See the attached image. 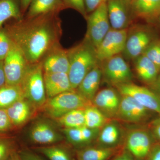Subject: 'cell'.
I'll list each match as a JSON object with an SVG mask.
<instances>
[{
  "label": "cell",
  "instance_id": "obj_32",
  "mask_svg": "<svg viewBox=\"0 0 160 160\" xmlns=\"http://www.w3.org/2000/svg\"><path fill=\"white\" fill-rule=\"evenodd\" d=\"M15 151L12 144L6 139L0 138V160H7Z\"/></svg>",
  "mask_w": 160,
  "mask_h": 160
},
{
  "label": "cell",
  "instance_id": "obj_36",
  "mask_svg": "<svg viewBox=\"0 0 160 160\" xmlns=\"http://www.w3.org/2000/svg\"><path fill=\"white\" fill-rule=\"evenodd\" d=\"M156 142L160 143V116H158L147 125Z\"/></svg>",
  "mask_w": 160,
  "mask_h": 160
},
{
  "label": "cell",
  "instance_id": "obj_30",
  "mask_svg": "<svg viewBox=\"0 0 160 160\" xmlns=\"http://www.w3.org/2000/svg\"><path fill=\"white\" fill-rule=\"evenodd\" d=\"M85 109H74L57 119L64 128H75L85 126Z\"/></svg>",
  "mask_w": 160,
  "mask_h": 160
},
{
  "label": "cell",
  "instance_id": "obj_27",
  "mask_svg": "<svg viewBox=\"0 0 160 160\" xmlns=\"http://www.w3.org/2000/svg\"><path fill=\"white\" fill-rule=\"evenodd\" d=\"M20 0H0V29L10 19L19 21L23 18Z\"/></svg>",
  "mask_w": 160,
  "mask_h": 160
},
{
  "label": "cell",
  "instance_id": "obj_8",
  "mask_svg": "<svg viewBox=\"0 0 160 160\" xmlns=\"http://www.w3.org/2000/svg\"><path fill=\"white\" fill-rule=\"evenodd\" d=\"M88 27L86 38L96 49L111 29L106 2L87 16Z\"/></svg>",
  "mask_w": 160,
  "mask_h": 160
},
{
  "label": "cell",
  "instance_id": "obj_21",
  "mask_svg": "<svg viewBox=\"0 0 160 160\" xmlns=\"http://www.w3.org/2000/svg\"><path fill=\"white\" fill-rule=\"evenodd\" d=\"M102 78V69L98 64L86 74L76 90L83 97L92 102L98 91Z\"/></svg>",
  "mask_w": 160,
  "mask_h": 160
},
{
  "label": "cell",
  "instance_id": "obj_17",
  "mask_svg": "<svg viewBox=\"0 0 160 160\" xmlns=\"http://www.w3.org/2000/svg\"><path fill=\"white\" fill-rule=\"evenodd\" d=\"M42 62L44 72L68 73L69 72L68 52L63 49L60 43L49 50Z\"/></svg>",
  "mask_w": 160,
  "mask_h": 160
},
{
  "label": "cell",
  "instance_id": "obj_10",
  "mask_svg": "<svg viewBox=\"0 0 160 160\" xmlns=\"http://www.w3.org/2000/svg\"><path fill=\"white\" fill-rule=\"evenodd\" d=\"M115 88L121 95L131 97L146 109L160 116V97L152 89L132 82Z\"/></svg>",
  "mask_w": 160,
  "mask_h": 160
},
{
  "label": "cell",
  "instance_id": "obj_25",
  "mask_svg": "<svg viewBox=\"0 0 160 160\" xmlns=\"http://www.w3.org/2000/svg\"><path fill=\"white\" fill-rule=\"evenodd\" d=\"M31 149L49 160H77L75 151L72 152L69 147L60 144L38 146Z\"/></svg>",
  "mask_w": 160,
  "mask_h": 160
},
{
  "label": "cell",
  "instance_id": "obj_26",
  "mask_svg": "<svg viewBox=\"0 0 160 160\" xmlns=\"http://www.w3.org/2000/svg\"><path fill=\"white\" fill-rule=\"evenodd\" d=\"M64 9L62 0H33L27 10L26 18L34 17L52 12H60Z\"/></svg>",
  "mask_w": 160,
  "mask_h": 160
},
{
  "label": "cell",
  "instance_id": "obj_5",
  "mask_svg": "<svg viewBox=\"0 0 160 160\" xmlns=\"http://www.w3.org/2000/svg\"><path fill=\"white\" fill-rule=\"evenodd\" d=\"M156 143L147 125H138L125 133L123 148L137 160H146Z\"/></svg>",
  "mask_w": 160,
  "mask_h": 160
},
{
  "label": "cell",
  "instance_id": "obj_34",
  "mask_svg": "<svg viewBox=\"0 0 160 160\" xmlns=\"http://www.w3.org/2000/svg\"><path fill=\"white\" fill-rule=\"evenodd\" d=\"M11 42L4 29H0V61H3L9 52Z\"/></svg>",
  "mask_w": 160,
  "mask_h": 160
},
{
  "label": "cell",
  "instance_id": "obj_12",
  "mask_svg": "<svg viewBox=\"0 0 160 160\" xmlns=\"http://www.w3.org/2000/svg\"><path fill=\"white\" fill-rule=\"evenodd\" d=\"M157 38L154 32L149 28L138 27L128 32L123 53L127 58L135 59L143 54L146 48Z\"/></svg>",
  "mask_w": 160,
  "mask_h": 160
},
{
  "label": "cell",
  "instance_id": "obj_7",
  "mask_svg": "<svg viewBox=\"0 0 160 160\" xmlns=\"http://www.w3.org/2000/svg\"><path fill=\"white\" fill-rule=\"evenodd\" d=\"M102 78L106 82L116 87L131 82L133 75L128 63L121 54L114 56L102 62Z\"/></svg>",
  "mask_w": 160,
  "mask_h": 160
},
{
  "label": "cell",
  "instance_id": "obj_45",
  "mask_svg": "<svg viewBox=\"0 0 160 160\" xmlns=\"http://www.w3.org/2000/svg\"><path fill=\"white\" fill-rule=\"evenodd\" d=\"M158 20L160 24V16L158 18Z\"/></svg>",
  "mask_w": 160,
  "mask_h": 160
},
{
  "label": "cell",
  "instance_id": "obj_19",
  "mask_svg": "<svg viewBox=\"0 0 160 160\" xmlns=\"http://www.w3.org/2000/svg\"><path fill=\"white\" fill-rule=\"evenodd\" d=\"M134 60L135 71L138 78L146 87L152 89L159 76V70L145 55H141Z\"/></svg>",
  "mask_w": 160,
  "mask_h": 160
},
{
  "label": "cell",
  "instance_id": "obj_23",
  "mask_svg": "<svg viewBox=\"0 0 160 160\" xmlns=\"http://www.w3.org/2000/svg\"><path fill=\"white\" fill-rule=\"evenodd\" d=\"M131 7L133 13L143 19L152 21L160 16V0H132Z\"/></svg>",
  "mask_w": 160,
  "mask_h": 160
},
{
  "label": "cell",
  "instance_id": "obj_28",
  "mask_svg": "<svg viewBox=\"0 0 160 160\" xmlns=\"http://www.w3.org/2000/svg\"><path fill=\"white\" fill-rule=\"evenodd\" d=\"M25 98L21 85H5L0 87V109H6L17 101Z\"/></svg>",
  "mask_w": 160,
  "mask_h": 160
},
{
  "label": "cell",
  "instance_id": "obj_16",
  "mask_svg": "<svg viewBox=\"0 0 160 160\" xmlns=\"http://www.w3.org/2000/svg\"><path fill=\"white\" fill-rule=\"evenodd\" d=\"M107 11L112 29H127L129 22L131 1L129 0H107Z\"/></svg>",
  "mask_w": 160,
  "mask_h": 160
},
{
  "label": "cell",
  "instance_id": "obj_1",
  "mask_svg": "<svg viewBox=\"0 0 160 160\" xmlns=\"http://www.w3.org/2000/svg\"><path fill=\"white\" fill-rule=\"evenodd\" d=\"M59 12L23 18L6 25L4 30L22 52L29 64L42 62L49 50L60 43L62 34Z\"/></svg>",
  "mask_w": 160,
  "mask_h": 160
},
{
  "label": "cell",
  "instance_id": "obj_18",
  "mask_svg": "<svg viewBox=\"0 0 160 160\" xmlns=\"http://www.w3.org/2000/svg\"><path fill=\"white\" fill-rule=\"evenodd\" d=\"M100 129H92L86 126L75 128H64V138L74 150L94 145Z\"/></svg>",
  "mask_w": 160,
  "mask_h": 160
},
{
  "label": "cell",
  "instance_id": "obj_31",
  "mask_svg": "<svg viewBox=\"0 0 160 160\" xmlns=\"http://www.w3.org/2000/svg\"><path fill=\"white\" fill-rule=\"evenodd\" d=\"M143 54L151 60L160 71V38H157L153 40Z\"/></svg>",
  "mask_w": 160,
  "mask_h": 160
},
{
  "label": "cell",
  "instance_id": "obj_29",
  "mask_svg": "<svg viewBox=\"0 0 160 160\" xmlns=\"http://www.w3.org/2000/svg\"><path fill=\"white\" fill-rule=\"evenodd\" d=\"M84 113L85 126L91 129H100L111 120L93 105L85 108Z\"/></svg>",
  "mask_w": 160,
  "mask_h": 160
},
{
  "label": "cell",
  "instance_id": "obj_39",
  "mask_svg": "<svg viewBox=\"0 0 160 160\" xmlns=\"http://www.w3.org/2000/svg\"><path fill=\"white\" fill-rule=\"evenodd\" d=\"M146 160H160V143H155Z\"/></svg>",
  "mask_w": 160,
  "mask_h": 160
},
{
  "label": "cell",
  "instance_id": "obj_37",
  "mask_svg": "<svg viewBox=\"0 0 160 160\" xmlns=\"http://www.w3.org/2000/svg\"><path fill=\"white\" fill-rule=\"evenodd\" d=\"M12 126L6 109H0V132L8 131Z\"/></svg>",
  "mask_w": 160,
  "mask_h": 160
},
{
  "label": "cell",
  "instance_id": "obj_43",
  "mask_svg": "<svg viewBox=\"0 0 160 160\" xmlns=\"http://www.w3.org/2000/svg\"><path fill=\"white\" fill-rule=\"evenodd\" d=\"M151 89L153 90L160 97V74L156 83Z\"/></svg>",
  "mask_w": 160,
  "mask_h": 160
},
{
  "label": "cell",
  "instance_id": "obj_20",
  "mask_svg": "<svg viewBox=\"0 0 160 160\" xmlns=\"http://www.w3.org/2000/svg\"><path fill=\"white\" fill-rule=\"evenodd\" d=\"M44 81L47 99L74 90L72 87L68 73L44 72Z\"/></svg>",
  "mask_w": 160,
  "mask_h": 160
},
{
  "label": "cell",
  "instance_id": "obj_38",
  "mask_svg": "<svg viewBox=\"0 0 160 160\" xmlns=\"http://www.w3.org/2000/svg\"><path fill=\"white\" fill-rule=\"evenodd\" d=\"M86 12L91 13L107 0H84Z\"/></svg>",
  "mask_w": 160,
  "mask_h": 160
},
{
  "label": "cell",
  "instance_id": "obj_6",
  "mask_svg": "<svg viewBox=\"0 0 160 160\" xmlns=\"http://www.w3.org/2000/svg\"><path fill=\"white\" fill-rule=\"evenodd\" d=\"M121 96L119 107L115 119L137 125H147L154 118L155 114L142 106L134 98L129 96Z\"/></svg>",
  "mask_w": 160,
  "mask_h": 160
},
{
  "label": "cell",
  "instance_id": "obj_40",
  "mask_svg": "<svg viewBox=\"0 0 160 160\" xmlns=\"http://www.w3.org/2000/svg\"><path fill=\"white\" fill-rule=\"evenodd\" d=\"M111 160H137L125 149L122 148Z\"/></svg>",
  "mask_w": 160,
  "mask_h": 160
},
{
  "label": "cell",
  "instance_id": "obj_3",
  "mask_svg": "<svg viewBox=\"0 0 160 160\" xmlns=\"http://www.w3.org/2000/svg\"><path fill=\"white\" fill-rule=\"evenodd\" d=\"M25 98L34 107H43L47 100L44 81L42 62L29 64L20 84Z\"/></svg>",
  "mask_w": 160,
  "mask_h": 160
},
{
  "label": "cell",
  "instance_id": "obj_42",
  "mask_svg": "<svg viewBox=\"0 0 160 160\" xmlns=\"http://www.w3.org/2000/svg\"><path fill=\"white\" fill-rule=\"evenodd\" d=\"M6 79L3 68V61H0V87L6 85Z\"/></svg>",
  "mask_w": 160,
  "mask_h": 160
},
{
  "label": "cell",
  "instance_id": "obj_13",
  "mask_svg": "<svg viewBox=\"0 0 160 160\" xmlns=\"http://www.w3.org/2000/svg\"><path fill=\"white\" fill-rule=\"evenodd\" d=\"M29 135L32 144L38 146L58 144L62 142L64 138L52 124L45 120L35 122L31 126Z\"/></svg>",
  "mask_w": 160,
  "mask_h": 160
},
{
  "label": "cell",
  "instance_id": "obj_15",
  "mask_svg": "<svg viewBox=\"0 0 160 160\" xmlns=\"http://www.w3.org/2000/svg\"><path fill=\"white\" fill-rule=\"evenodd\" d=\"M121 94L113 88H106L98 91L92 100L93 106L111 120H115L120 102Z\"/></svg>",
  "mask_w": 160,
  "mask_h": 160
},
{
  "label": "cell",
  "instance_id": "obj_22",
  "mask_svg": "<svg viewBox=\"0 0 160 160\" xmlns=\"http://www.w3.org/2000/svg\"><path fill=\"white\" fill-rule=\"evenodd\" d=\"M34 107L28 100L24 98L17 101L6 109L12 126H20L30 118Z\"/></svg>",
  "mask_w": 160,
  "mask_h": 160
},
{
  "label": "cell",
  "instance_id": "obj_35",
  "mask_svg": "<svg viewBox=\"0 0 160 160\" xmlns=\"http://www.w3.org/2000/svg\"><path fill=\"white\" fill-rule=\"evenodd\" d=\"M18 152L22 160H49L32 149H24Z\"/></svg>",
  "mask_w": 160,
  "mask_h": 160
},
{
  "label": "cell",
  "instance_id": "obj_33",
  "mask_svg": "<svg viewBox=\"0 0 160 160\" xmlns=\"http://www.w3.org/2000/svg\"><path fill=\"white\" fill-rule=\"evenodd\" d=\"M63 5L66 8H72L78 12L85 18L87 17L84 0H62Z\"/></svg>",
  "mask_w": 160,
  "mask_h": 160
},
{
  "label": "cell",
  "instance_id": "obj_11",
  "mask_svg": "<svg viewBox=\"0 0 160 160\" xmlns=\"http://www.w3.org/2000/svg\"><path fill=\"white\" fill-rule=\"evenodd\" d=\"M128 29H110L96 49L98 62L123 52L125 49Z\"/></svg>",
  "mask_w": 160,
  "mask_h": 160
},
{
  "label": "cell",
  "instance_id": "obj_41",
  "mask_svg": "<svg viewBox=\"0 0 160 160\" xmlns=\"http://www.w3.org/2000/svg\"><path fill=\"white\" fill-rule=\"evenodd\" d=\"M33 0H20V7L22 14L29 9V6Z\"/></svg>",
  "mask_w": 160,
  "mask_h": 160
},
{
  "label": "cell",
  "instance_id": "obj_44",
  "mask_svg": "<svg viewBox=\"0 0 160 160\" xmlns=\"http://www.w3.org/2000/svg\"><path fill=\"white\" fill-rule=\"evenodd\" d=\"M7 160H22L18 152H15L12 155L11 157Z\"/></svg>",
  "mask_w": 160,
  "mask_h": 160
},
{
  "label": "cell",
  "instance_id": "obj_2",
  "mask_svg": "<svg viewBox=\"0 0 160 160\" xmlns=\"http://www.w3.org/2000/svg\"><path fill=\"white\" fill-rule=\"evenodd\" d=\"M67 52L69 62L68 76L72 89L76 90L86 74L99 62L95 48L86 38Z\"/></svg>",
  "mask_w": 160,
  "mask_h": 160
},
{
  "label": "cell",
  "instance_id": "obj_9",
  "mask_svg": "<svg viewBox=\"0 0 160 160\" xmlns=\"http://www.w3.org/2000/svg\"><path fill=\"white\" fill-rule=\"evenodd\" d=\"M29 65L22 52L11 42L9 52L3 60L6 85H20Z\"/></svg>",
  "mask_w": 160,
  "mask_h": 160
},
{
  "label": "cell",
  "instance_id": "obj_14",
  "mask_svg": "<svg viewBox=\"0 0 160 160\" xmlns=\"http://www.w3.org/2000/svg\"><path fill=\"white\" fill-rule=\"evenodd\" d=\"M125 134L120 124L110 120L100 129L94 145L106 148H123Z\"/></svg>",
  "mask_w": 160,
  "mask_h": 160
},
{
  "label": "cell",
  "instance_id": "obj_24",
  "mask_svg": "<svg viewBox=\"0 0 160 160\" xmlns=\"http://www.w3.org/2000/svg\"><path fill=\"white\" fill-rule=\"evenodd\" d=\"M122 149L104 148L92 145L75 151L77 160H111Z\"/></svg>",
  "mask_w": 160,
  "mask_h": 160
},
{
  "label": "cell",
  "instance_id": "obj_4",
  "mask_svg": "<svg viewBox=\"0 0 160 160\" xmlns=\"http://www.w3.org/2000/svg\"><path fill=\"white\" fill-rule=\"evenodd\" d=\"M47 99L43 106L44 110L49 116L55 119L72 110L85 109L92 105L76 90L66 92Z\"/></svg>",
  "mask_w": 160,
  "mask_h": 160
},
{
  "label": "cell",
  "instance_id": "obj_46",
  "mask_svg": "<svg viewBox=\"0 0 160 160\" xmlns=\"http://www.w3.org/2000/svg\"><path fill=\"white\" fill-rule=\"evenodd\" d=\"M129 1H131H131H132V0H129Z\"/></svg>",
  "mask_w": 160,
  "mask_h": 160
}]
</instances>
